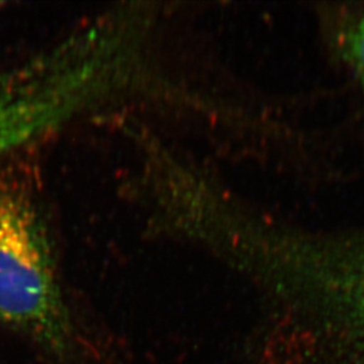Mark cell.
I'll return each mask as SVG.
<instances>
[{
	"label": "cell",
	"instance_id": "1",
	"mask_svg": "<svg viewBox=\"0 0 364 364\" xmlns=\"http://www.w3.org/2000/svg\"><path fill=\"white\" fill-rule=\"evenodd\" d=\"M0 324L53 353L73 340L48 235L35 203L0 179Z\"/></svg>",
	"mask_w": 364,
	"mask_h": 364
},
{
	"label": "cell",
	"instance_id": "2",
	"mask_svg": "<svg viewBox=\"0 0 364 364\" xmlns=\"http://www.w3.org/2000/svg\"><path fill=\"white\" fill-rule=\"evenodd\" d=\"M71 116L65 84L38 63L0 75V157L62 127Z\"/></svg>",
	"mask_w": 364,
	"mask_h": 364
},
{
	"label": "cell",
	"instance_id": "3",
	"mask_svg": "<svg viewBox=\"0 0 364 364\" xmlns=\"http://www.w3.org/2000/svg\"><path fill=\"white\" fill-rule=\"evenodd\" d=\"M353 52L364 82V21L353 36Z\"/></svg>",
	"mask_w": 364,
	"mask_h": 364
}]
</instances>
